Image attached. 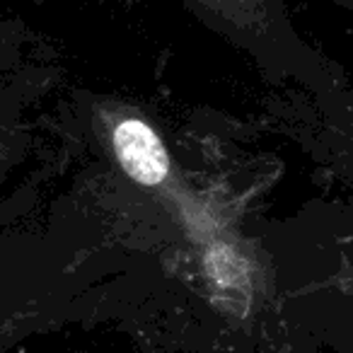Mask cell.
Segmentation results:
<instances>
[{"label": "cell", "mask_w": 353, "mask_h": 353, "mask_svg": "<svg viewBox=\"0 0 353 353\" xmlns=\"http://www.w3.org/2000/svg\"><path fill=\"white\" fill-rule=\"evenodd\" d=\"M114 150L133 182L157 187L170 174V155L160 136L141 119H123L114 131Z\"/></svg>", "instance_id": "6da1fadb"}]
</instances>
